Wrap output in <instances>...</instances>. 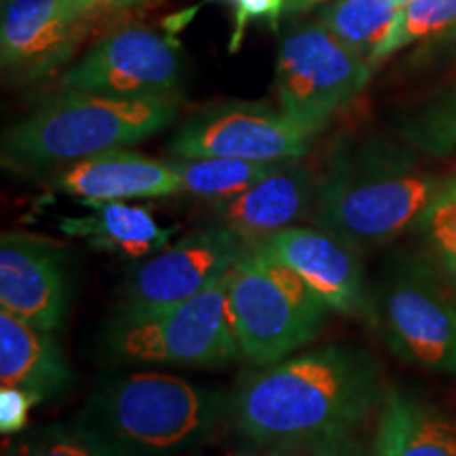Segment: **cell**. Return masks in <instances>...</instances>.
Listing matches in <instances>:
<instances>
[{
  "mask_svg": "<svg viewBox=\"0 0 456 456\" xmlns=\"http://www.w3.org/2000/svg\"><path fill=\"white\" fill-rule=\"evenodd\" d=\"M403 138L429 155L456 152V87L416 112L403 127Z\"/></svg>",
  "mask_w": 456,
  "mask_h": 456,
  "instance_id": "cell-24",
  "label": "cell"
},
{
  "mask_svg": "<svg viewBox=\"0 0 456 456\" xmlns=\"http://www.w3.org/2000/svg\"><path fill=\"white\" fill-rule=\"evenodd\" d=\"M249 245L220 224L199 228L148 256L131 273L123 292L118 319L155 315L195 298L226 277Z\"/></svg>",
  "mask_w": 456,
  "mask_h": 456,
  "instance_id": "cell-9",
  "label": "cell"
},
{
  "mask_svg": "<svg viewBox=\"0 0 456 456\" xmlns=\"http://www.w3.org/2000/svg\"><path fill=\"white\" fill-rule=\"evenodd\" d=\"M315 456H366V454H363L362 450H357V446H353V444L345 442V437H342V440L323 444V448L319 450Z\"/></svg>",
  "mask_w": 456,
  "mask_h": 456,
  "instance_id": "cell-28",
  "label": "cell"
},
{
  "mask_svg": "<svg viewBox=\"0 0 456 456\" xmlns=\"http://www.w3.org/2000/svg\"><path fill=\"white\" fill-rule=\"evenodd\" d=\"M222 414L218 391L180 376L135 372L91 393L72 431L95 456H178L208 440Z\"/></svg>",
  "mask_w": 456,
  "mask_h": 456,
  "instance_id": "cell-3",
  "label": "cell"
},
{
  "mask_svg": "<svg viewBox=\"0 0 456 456\" xmlns=\"http://www.w3.org/2000/svg\"><path fill=\"white\" fill-rule=\"evenodd\" d=\"M11 456H95L77 433L49 429L17 446Z\"/></svg>",
  "mask_w": 456,
  "mask_h": 456,
  "instance_id": "cell-25",
  "label": "cell"
},
{
  "mask_svg": "<svg viewBox=\"0 0 456 456\" xmlns=\"http://www.w3.org/2000/svg\"><path fill=\"white\" fill-rule=\"evenodd\" d=\"M72 372L53 332L0 311V380L43 399L60 395Z\"/></svg>",
  "mask_w": 456,
  "mask_h": 456,
  "instance_id": "cell-17",
  "label": "cell"
},
{
  "mask_svg": "<svg viewBox=\"0 0 456 456\" xmlns=\"http://www.w3.org/2000/svg\"><path fill=\"white\" fill-rule=\"evenodd\" d=\"M376 456H456V427L425 403L391 391L376 429Z\"/></svg>",
  "mask_w": 456,
  "mask_h": 456,
  "instance_id": "cell-19",
  "label": "cell"
},
{
  "mask_svg": "<svg viewBox=\"0 0 456 456\" xmlns=\"http://www.w3.org/2000/svg\"><path fill=\"white\" fill-rule=\"evenodd\" d=\"M64 254L47 239L9 231L0 239V309L57 332L68 313Z\"/></svg>",
  "mask_w": 456,
  "mask_h": 456,
  "instance_id": "cell-13",
  "label": "cell"
},
{
  "mask_svg": "<svg viewBox=\"0 0 456 456\" xmlns=\"http://www.w3.org/2000/svg\"><path fill=\"white\" fill-rule=\"evenodd\" d=\"M374 70L328 28L311 21L281 38L277 51L279 108L309 138L362 94Z\"/></svg>",
  "mask_w": 456,
  "mask_h": 456,
  "instance_id": "cell-6",
  "label": "cell"
},
{
  "mask_svg": "<svg viewBox=\"0 0 456 456\" xmlns=\"http://www.w3.org/2000/svg\"><path fill=\"white\" fill-rule=\"evenodd\" d=\"M55 188L81 199L85 205L161 199L182 192L180 178L171 161H157L123 148L72 163L57 175Z\"/></svg>",
  "mask_w": 456,
  "mask_h": 456,
  "instance_id": "cell-16",
  "label": "cell"
},
{
  "mask_svg": "<svg viewBox=\"0 0 456 456\" xmlns=\"http://www.w3.org/2000/svg\"><path fill=\"white\" fill-rule=\"evenodd\" d=\"M94 212L61 218L60 228L70 237L129 258H148L167 248L175 228L159 224L151 209L127 201L91 203Z\"/></svg>",
  "mask_w": 456,
  "mask_h": 456,
  "instance_id": "cell-18",
  "label": "cell"
},
{
  "mask_svg": "<svg viewBox=\"0 0 456 456\" xmlns=\"http://www.w3.org/2000/svg\"><path fill=\"white\" fill-rule=\"evenodd\" d=\"M175 174L180 178L182 192L191 197L222 201L235 197L245 188L273 174L283 163L243 161V159L226 157H197V159H174Z\"/></svg>",
  "mask_w": 456,
  "mask_h": 456,
  "instance_id": "cell-21",
  "label": "cell"
},
{
  "mask_svg": "<svg viewBox=\"0 0 456 456\" xmlns=\"http://www.w3.org/2000/svg\"><path fill=\"white\" fill-rule=\"evenodd\" d=\"M309 135L281 112L260 102L209 106L182 125L169 144L178 159L226 157L289 163L309 152Z\"/></svg>",
  "mask_w": 456,
  "mask_h": 456,
  "instance_id": "cell-11",
  "label": "cell"
},
{
  "mask_svg": "<svg viewBox=\"0 0 456 456\" xmlns=\"http://www.w3.org/2000/svg\"><path fill=\"white\" fill-rule=\"evenodd\" d=\"M416 224L433 258L456 285V174L442 182Z\"/></svg>",
  "mask_w": 456,
  "mask_h": 456,
  "instance_id": "cell-23",
  "label": "cell"
},
{
  "mask_svg": "<svg viewBox=\"0 0 456 456\" xmlns=\"http://www.w3.org/2000/svg\"><path fill=\"white\" fill-rule=\"evenodd\" d=\"M399 9L402 4L395 0H334L319 11L317 21L372 68L376 51L389 37Z\"/></svg>",
  "mask_w": 456,
  "mask_h": 456,
  "instance_id": "cell-20",
  "label": "cell"
},
{
  "mask_svg": "<svg viewBox=\"0 0 456 456\" xmlns=\"http://www.w3.org/2000/svg\"><path fill=\"white\" fill-rule=\"evenodd\" d=\"M269 456H298V454H289V452H273Z\"/></svg>",
  "mask_w": 456,
  "mask_h": 456,
  "instance_id": "cell-31",
  "label": "cell"
},
{
  "mask_svg": "<svg viewBox=\"0 0 456 456\" xmlns=\"http://www.w3.org/2000/svg\"><path fill=\"white\" fill-rule=\"evenodd\" d=\"M209 3H226L235 9V32H232L231 51H237L243 41L245 28L252 21H269L277 26L283 15V0H209Z\"/></svg>",
  "mask_w": 456,
  "mask_h": 456,
  "instance_id": "cell-26",
  "label": "cell"
},
{
  "mask_svg": "<svg viewBox=\"0 0 456 456\" xmlns=\"http://www.w3.org/2000/svg\"><path fill=\"white\" fill-rule=\"evenodd\" d=\"M178 110L175 98L61 91L4 131L3 163L45 169L134 146L169 127Z\"/></svg>",
  "mask_w": 456,
  "mask_h": 456,
  "instance_id": "cell-4",
  "label": "cell"
},
{
  "mask_svg": "<svg viewBox=\"0 0 456 456\" xmlns=\"http://www.w3.org/2000/svg\"><path fill=\"white\" fill-rule=\"evenodd\" d=\"M442 182L389 140L340 142L317 178L315 222L357 252L380 248L419 222Z\"/></svg>",
  "mask_w": 456,
  "mask_h": 456,
  "instance_id": "cell-2",
  "label": "cell"
},
{
  "mask_svg": "<svg viewBox=\"0 0 456 456\" xmlns=\"http://www.w3.org/2000/svg\"><path fill=\"white\" fill-rule=\"evenodd\" d=\"M450 28H456V0H412L403 4L393 21L389 37L376 51L372 70L408 45L425 41Z\"/></svg>",
  "mask_w": 456,
  "mask_h": 456,
  "instance_id": "cell-22",
  "label": "cell"
},
{
  "mask_svg": "<svg viewBox=\"0 0 456 456\" xmlns=\"http://www.w3.org/2000/svg\"><path fill=\"white\" fill-rule=\"evenodd\" d=\"M228 315L241 357L271 368L311 342L330 306L275 256L254 245L228 273Z\"/></svg>",
  "mask_w": 456,
  "mask_h": 456,
  "instance_id": "cell-5",
  "label": "cell"
},
{
  "mask_svg": "<svg viewBox=\"0 0 456 456\" xmlns=\"http://www.w3.org/2000/svg\"><path fill=\"white\" fill-rule=\"evenodd\" d=\"M395 3H397V4H402V7H403V4H408V3H412V0H395Z\"/></svg>",
  "mask_w": 456,
  "mask_h": 456,
  "instance_id": "cell-32",
  "label": "cell"
},
{
  "mask_svg": "<svg viewBox=\"0 0 456 456\" xmlns=\"http://www.w3.org/2000/svg\"><path fill=\"white\" fill-rule=\"evenodd\" d=\"M317 178L305 165L289 161L235 197L214 201V214L249 248L294 226L315 205Z\"/></svg>",
  "mask_w": 456,
  "mask_h": 456,
  "instance_id": "cell-15",
  "label": "cell"
},
{
  "mask_svg": "<svg viewBox=\"0 0 456 456\" xmlns=\"http://www.w3.org/2000/svg\"><path fill=\"white\" fill-rule=\"evenodd\" d=\"M330 3V0H283V13L285 15H300L311 11L317 4Z\"/></svg>",
  "mask_w": 456,
  "mask_h": 456,
  "instance_id": "cell-29",
  "label": "cell"
},
{
  "mask_svg": "<svg viewBox=\"0 0 456 456\" xmlns=\"http://www.w3.org/2000/svg\"><path fill=\"white\" fill-rule=\"evenodd\" d=\"M38 403V397L17 387L3 385L0 389V431L3 436H13L26 429L30 410Z\"/></svg>",
  "mask_w": 456,
  "mask_h": 456,
  "instance_id": "cell-27",
  "label": "cell"
},
{
  "mask_svg": "<svg viewBox=\"0 0 456 456\" xmlns=\"http://www.w3.org/2000/svg\"><path fill=\"white\" fill-rule=\"evenodd\" d=\"M258 248L292 266L330 311L349 317L372 313L357 249L332 232L319 226H289Z\"/></svg>",
  "mask_w": 456,
  "mask_h": 456,
  "instance_id": "cell-14",
  "label": "cell"
},
{
  "mask_svg": "<svg viewBox=\"0 0 456 456\" xmlns=\"http://www.w3.org/2000/svg\"><path fill=\"white\" fill-rule=\"evenodd\" d=\"M106 15L100 0H3V68L24 78L53 72Z\"/></svg>",
  "mask_w": 456,
  "mask_h": 456,
  "instance_id": "cell-12",
  "label": "cell"
},
{
  "mask_svg": "<svg viewBox=\"0 0 456 456\" xmlns=\"http://www.w3.org/2000/svg\"><path fill=\"white\" fill-rule=\"evenodd\" d=\"M370 315L403 362L456 372V305L423 265L406 262L391 271L376 289Z\"/></svg>",
  "mask_w": 456,
  "mask_h": 456,
  "instance_id": "cell-8",
  "label": "cell"
},
{
  "mask_svg": "<svg viewBox=\"0 0 456 456\" xmlns=\"http://www.w3.org/2000/svg\"><path fill=\"white\" fill-rule=\"evenodd\" d=\"M100 3L104 4L106 11H110V13H117V11L131 9V7H135V4L146 3V0H100Z\"/></svg>",
  "mask_w": 456,
  "mask_h": 456,
  "instance_id": "cell-30",
  "label": "cell"
},
{
  "mask_svg": "<svg viewBox=\"0 0 456 456\" xmlns=\"http://www.w3.org/2000/svg\"><path fill=\"white\" fill-rule=\"evenodd\" d=\"M228 275L195 298L140 319H117L114 357L131 363L212 368L241 357L228 315Z\"/></svg>",
  "mask_w": 456,
  "mask_h": 456,
  "instance_id": "cell-7",
  "label": "cell"
},
{
  "mask_svg": "<svg viewBox=\"0 0 456 456\" xmlns=\"http://www.w3.org/2000/svg\"><path fill=\"white\" fill-rule=\"evenodd\" d=\"M380 399L366 353L330 345L283 359L241 387L232 403L237 429L260 444H328L346 437Z\"/></svg>",
  "mask_w": 456,
  "mask_h": 456,
  "instance_id": "cell-1",
  "label": "cell"
},
{
  "mask_svg": "<svg viewBox=\"0 0 456 456\" xmlns=\"http://www.w3.org/2000/svg\"><path fill=\"white\" fill-rule=\"evenodd\" d=\"M184 60L180 45L148 28L108 34L61 74V91L118 98H175Z\"/></svg>",
  "mask_w": 456,
  "mask_h": 456,
  "instance_id": "cell-10",
  "label": "cell"
}]
</instances>
